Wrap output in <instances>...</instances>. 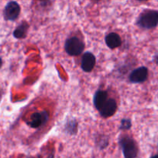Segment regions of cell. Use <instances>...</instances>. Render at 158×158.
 Here are the masks:
<instances>
[{
    "label": "cell",
    "instance_id": "obj_1",
    "mask_svg": "<svg viewBox=\"0 0 158 158\" xmlns=\"http://www.w3.org/2000/svg\"><path fill=\"white\" fill-rule=\"evenodd\" d=\"M136 25L143 29H151L157 26L158 10H144L138 17Z\"/></svg>",
    "mask_w": 158,
    "mask_h": 158
},
{
    "label": "cell",
    "instance_id": "obj_2",
    "mask_svg": "<svg viewBox=\"0 0 158 158\" xmlns=\"http://www.w3.org/2000/svg\"><path fill=\"white\" fill-rule=\"evenodd\" d=\"M122 154L125 158H136L138 155V147L136 141L129 137H123L119 140Z\"/></svg>",
    "mask_w": 158,
    "mask_h": 158
},
{
    "label": "cell",
    "instance_id": "obj_3",
    "mask_svg": "<svg viewBox=\"0 0 158 158\" xmlns=\"http://www.w3.org/2000/svg\"><path fill=\"white\" fill-rule=\"evenodd\" d=\"M65 52L71 56L81 55L85 49V43L79 38L73 36L68 39L64 44Z\"/></svg>",
    "mask_w": 158,
    "mask_h": 158
},
{
    "label": "cell",
    "instance_id": "obj_4",
    "mask_svg": "<svg viewBox=\"0 0 158 158\" xmlns=\"http://www.w3.org/2000/svg\"><path fill=\"white\" fill-rule=\"evenodd\" d=\"M21 8L19 3L15 1H10L5 6L3 16L6 21H15L18 19L20 14Z\"/></svg>",
    "mask_w": 158,
    "mask_h": 158
},
{
    "label": "cell",
    "instance_id": "obj_5",
    "mask_svg": "<svg viewBox=\"0 0 158 158\" xmlns=\"http://www.w3.org/2000/svg\"><path fill=\"white\" fill-rule=\"evenodd\" d=\"M49 120V114L47 111L42 110L40 112L34 113L31 115L30 119L28 122V125L32 128H39L43 126Z\"/></svg>",
    "mask_w": 158,
    "mask_h": 158
},
{
    "label": "cell",
    "instance_id": "obj_6",
    "mask_svg": "<svg viewBox=\"0 0 158 158\" xmlns=\"http://www.w3.org/2000/svg\"><path fill=\"white\" fill-rule=\"evenodd\" d=\"M148 69L146 66L133 69L129 76V80L132 83H142L147 80Z\"/></svg>",
    "mask_w": 158,
    "mask_h": 158
},
{
    "label": "cell",
    "instance_id": "obj_7",
    "mask_svg": "<svg viewBox=\"0 0 158 158\" xmlns=\"http://www.w3.org/2000/svg\"><path fill=\"white\" fill-rule=\"evenodd\" d=\"M116 110H117V103L116 100L112 98H108L99 112L102 117L108 118L116 114Z\"/></svg>",
    "mask_w": 158,
    "mask_h": 158
},
{
    "label": "cell",
    "instance_id": "obj_8",
    "mask_svg": "<svg viewBox=\"0 0 158 158\" xmlns=\"http://www.w3.org/2000/svg\"><path fill=\"white\" fill-rule=\"evenodd\" d=\"M96 63V59L91 52H86L83 55L81 63V67L85 73H90L93 70Z\"/></svg>",
    "mask_w": 158,
    "mask_h": 158
},
{
    "label": "cell",
    "instance_id": "obj_9",
    "mask_svg": "<svg viewBox=\"0 0 158 158\" xmlns=\"http://www.w3.org/2000/svg\"><path fill=\"white\" fill-rule=\"evenodd\" d=\"M108 99V93L106 91L102 90V89H99L96 91L94 95V98H93V103L98 111L100 110L102 106Z\"/></svg>",
    "mask_w": 158,
    "mask_h": 158
},
{
    "label": "cell",
    "instance_id": "obj_10",
    "mask_svg": "<svg viewBox=\"0 0 158 158\" xmlns=\"http://www.w3.org/2000/svg\"><path fill=\"white\" fill-rule=\"evenodd\" d=\"M105 43L109 49H114L119 47L122 45V40L119 34L116 32H111L108 34L105 38Z\"/></svg>",
    "mask_w": 158,
    "mask_h": 158
},
{
    "label": "cell",
    "instance_id": "obj_11",
    "mask_svg": "<svg viewBox=\"0 0 158 158\" xmlns=\"http://www.w3.org/2000/svg\"><path fill=\"white\" fill-rule=\"evenodd\" d=\"M29 28V25L27 22L23 21L17 26L13 32V35L15 39H21L26 38L28 33V29Z\"/></svg>",
    "mask_w": 158,
    "mask_h": 158
},
{
    "label": "cell",
    "instance_id": "obj_12",
    "mask_svg": "<svg viewBox=\"0 0 158 158\" xmlns=\"http://www.w3.org/2000/svg\"><path fill=\"white\" fill-rule=\"evenodd\" d=\"M77 123L74 119L69 120L66 123L64 127L65 131L67 133L70 134H74L77 132Z\"/></svg>",
    "mask_w": 158,
    "mask_h": 158
},
{
    "label": "cell",
    "instance_id": "obj_13",
    "mask_svg": "<svg viewBox=\"0 0 158 158\" xmlns=\"http://www.w3.org/2000/svg\"><path fill=\"white\" fill-rule=\"evenodd\" d=\"M132 127L131 120L129 119H122L121 120L120 127L119 129L120 130H129Z\"/></svg>",
    "mask_w": 158,
    "mask_h": 158
},
{
    "label": "cell",
    "instance_id": "obj_14",
    "mask_svg": "<svg viewBox=\"0 0 158 158\" xmlns=\"http://www.w3.org/2000/svg\"><path fill=\"white\" fill-rule=\"evenodd\" d=\"M153 62H154L156 64L158 65V53L156 54V55L154 56V57H153Z\"/></svg>",
    "mask_w": 158,
    "mask_h": 158
},
{
    "label": "cell",
    "instance_id": "obj_15",
    "mask_svg": "<svg viewBox=\"0 0 158 158\" xmlns=\"http://www.w3.org/2000/svg\"><path fill=\"white\" fill-rule=\"evenodd\" d=\"M2 60L0 58V68L2 67Z\"/></svg>",
    "mask_w": 158,
    "mask_h": 158
},
{
    "label": "cell",
    "instance_id": "obj_16",
    "mask_svg": "<svg viewBox=\"0 0 158 158\" xmlns=\"http://www.w3.org/2000/svg\"><path fill=\"white\" fill-rule=\"evenodd\" d=\"M150 158H158V155H154L153 157H151Z\"/></svg>",
    "mask_w": 158,
    "mask_h": 158
},
{
    "label": "cell",
    "instance_id": "obj_17",
    "mask_svg": "<svg viewBox=\"0 0 158 158\" xmlns=\"http://www.w3.org/2000/svg\"><path fill=\"white\" fill-rule=\"evenodd\" d=\"M137 1H139V2H144V1H148V0H137Z\"/></svg>",
    "mask_w": 158,
    "mask_h": 158
},
{
    "label": "cell",
    "instance_id": "obj_18",
    "mask_svg": "<svg viewBox=\"0 0 158 158\" xmlns=\"http://www.w3.org/2000/svg\"><path fill=\"white\" fill-rule=\"evenodd\" d=\"M1 99H2V94L1 92H0V100H1Z\"/></svg>",
    "mask_w": 158,
    "mask_h": 158
},
{
    "label": "cell",
    "instance_id": "obj_19",
    "mask_svg": "<svg viewBox=\"0 0 158 158\" xmlns=\"http://www.w3.org/2000/svg\"><path fill=\"white\" fill-rule=\"evenodd\" d=\"M95 1H99V0H95Z\"/></svg>",
    "mask_w": 158,
    "mask_h": 158
}]
</instances>
